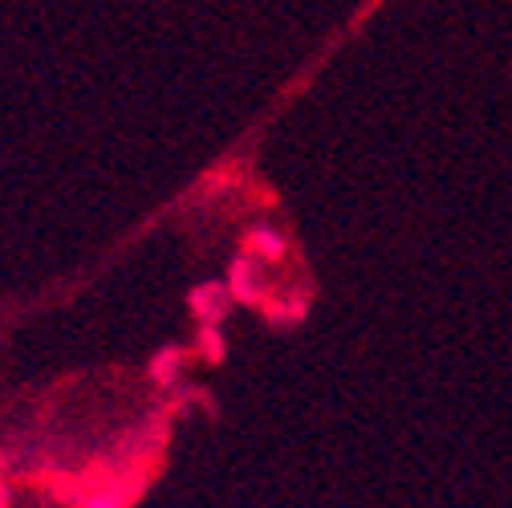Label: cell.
<instances>
[{"instance_id":"cell-1","label":"cell","mask_w":512,"mask_h":508,"mask_svg":"<svg viewBox=\"0 0 512 508\" xmlns=\"http://www.w3.org/2000/svg\"><path fill=\"white\" fill-rule=\"evenodd\" d=\"M5 464H9V460H5V452H0V472H5Z\"/></svg>"}]
</instances>
